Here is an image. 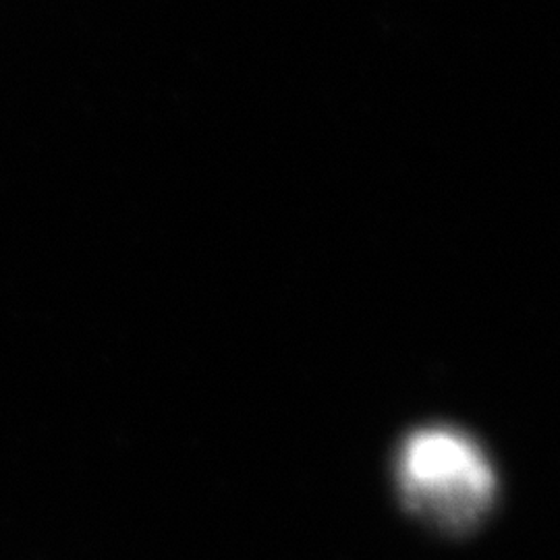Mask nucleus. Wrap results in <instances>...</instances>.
Returning <instances> with one entry per match:
<instances>
[{"instance_id": "obj_1", "label": "nucleus", "mask_w": 560, "mask_h": 560, "mask_svg": "<svg viewBox=\"0 0 560 560\" xmlns=\"http://www.w3.org/2000/svg\"><path fill=\"white\" fill-rule=\"evenodd\" d=\"M395 481L409 513L444 534L471 532L497 499L488 455L453 425L420 428L400 442Z\"/></svg>"}]
</instances>
